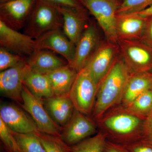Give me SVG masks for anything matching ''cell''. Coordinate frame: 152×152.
Here are the masks:
<instances>
[{
    "label": "cell",
    "instance_id": "obj_34",
    "mask_svg": "<svg viewBox=\"0 0 152 152\" xmlns=\"http://www.w3.org/2000/svg\"><path fill=\"white\" fill-rule=\"evenodd\" d=\"M104 152H126L121 148L115 144L107 142Z\"/></svg>",
    "mask_w": 152,
    "mask_h": 152
},
{
    "label": "cell",
    "instance_id": "obj_22",
    "mask_svg": "<svg viewBox=\"0 0 152 152\" xmlns=\"http://www.w3.org/2000/svg\"><path fill=\"white\" fill-rule=\"evenodd\" d=\"M23 85L33 94L42 99L54 96L47 75L33 70L29 67L24 77Z\"/></svg>",
    "mask_w": 152,
    "mask_h": 152
},
{
    "label": "cell",
    "instance_id": "obj_6",
    "mask_svg": "<svg viewBox=\"0 0 152 152\" xmlns=\"http://www.w3.org/2000/svg\"><path fill=\"white\" fill-rule=\"evenodd\" d=\"M22 97V102L20 105L31 117L40 132L61 137L63 127L52 118L44 106L42 99L33 94L24 85Z\"/></svg>",
    "mask_w": 152,
    "mask_h": 152
},
{
    "label": "cell",
    "instance_id": "obj_18",
    "mask_svg": "<svg viewBox=\"0 0 152 152\" xmlns=\"http://www.w3.org/2000/svg\"><path fill=\"white\" fill-rule=\"evenodd\" d=\"M44 106L55 122L63 127L69 121L75 110L68 94L54 96L42 99Z\"/></svg>",
    "mask_w": 152,
    "mask_h": 152
},
{
    "label": "cell",
    "instance_id": "obj_3",
    "mask_svg": "<svg viewBox=\"0 0 152 152\" xmlns=\"http://www.w3.org/2000/svg\"><path fill=\"white\" fill-rule=\"evenodd\" d=\"M59 7L47 0H35L24 27V34L36 40L50 31L62 29Z\"/></svg>",
    "mask_w": 152,
    "mask_h": 152
},
{
    "label": "cell",
    "instance_id": "obj_14",
    "mask_svg": "<svg viewBox=\"0 0 152 152\" xmlns=\"http://www.w3.org/2000/svg\"><path fill=\"white\" fill-rule=\"evenodd\" d=\"M28 68L26 61L1 72L0 92L2 96L16 101L19 104L22 103L24 77Z\"/></svg>",
    "mask_w": 152,
    "mask_h": 152
},
{
    "label": "cell",
    "instance_id": "obj_33",
    "mask_svg": "<svg viewBox=\"0 0 152 152\" xmlns=\"http://www.w3.org/2000/svg\"><path fill=\"white\" fill-rule=\"evenodd\" d=\"M129 150L131 152H152V145L146 141L130 146Z\"/></svg>",
    "mask_w": 152,
    "mask_h": 152
},
{
    "label": "cell",
    "instance_id": "obj_15",
    "mask_svg": "<svg viewBox=\"0 0 152 152\" xmlns=\"http://www.w3.org/2000/svg\"><path fill=\"white\" fill-rule=\"evenodd\" d=\"M0 119L15 132L20 134L40 132L31 117L27 112L15 105H1Z\"/></svg>",
    "mask_w": 152,
    "mask_h": 152
},
{
    "label": "cell",
    "instance_id": "obj_11",
    "mask_svg": "<svg viewBox=\"0 0 152 152\" xmlns=\"http://www.w3.org/2000/svg\"><path fill=\"white\" fill-rule=\"evenodd\" d=\"M102 41L95 24H90L85 28L75 45L72 66L78 72L86 66Z\"/></svg>",
    "mask_w": 152,
    "mask_h": 152
},
{
    "label": "cell",
    "instance_id": "obj_17",
    "mask_svg": "<svg viewBox=\"0 0 152 152\" xmlns=\"http://www.w3.org/2000/svg\"><path fill=\"white\" fill-rule=\"evenodd\" d=\"M59 7L62 16L63 32L76 45L86 28L88 13L67 8Z\"/></svg>",
    "mask_w": 152,
    "mask_h": 152
},
{
    "label": "cell",
    "instance_id": "obj_30",
    "mask_svg": "<svg viewBox=\"0 0 152 152\" xmlns=\"http://www.w3.org/2000/svg\"><path fill=\"white\" fill-rule=\"evenodd\" d=\"M58 7L67 8L80 12H88L80 0H47Z\"/></svg>",
    "mask_w": 152,
    "mask_h": 152
},
{
    "label": "cell",
    "instance_id": "obj_19",
    "mask_svg": "<svg viewBox=\"0 0 152 152\" xmlns=\"http://www.w3.org/2000/svg\"><path fill=\"white\" fill-rule=\"evenodd\" d=\"M26 64L31 69L46 75L68 63L53 52L40 50L35 51L27 58Z\"/></svg>",
    "mask_w": 152,
    "mask_h": 152
},
{
    "label": "cell",
    "instance_id": "obj_32",
    "mask_svg": "<svg viewBox=\"0 0 152 152\" xmlns=\"http://www.w3.org/2000/svg\"><path fill=\"white\" fill-rule=\"evenodd\" d=\"M143 137L152 145V113L144 120Z\"/></svg>",
    "mask_w": 152,
    "mask_h": 152
},
{
    "label": "cell",
    "instance_id": "obj_36",
    "mask_svg": "<svg viewBox=\"0 0 152 152\" xmlns=\"http://www.w3.org/2000/svg\"><path fill=\"white\" fill-rule=\"evenodd\" d=\"M13 1V0H0V4L6 2L10 1Z\"/></svg>",
    "mask_w": 152,
    "mask_h": 152
},
{
    "label": "cell",
    "instance_id": "obj_26",
    "mask_svg": "<svg viewBox=\"0 0 152 152\" xmlns=\"http://www.w3.org/2000/svg\"><path fill=\"white\" fill-rule=\"evenodd\" d=\"M37 134L46 152H72L71 146L61 137L41 132Z\"/></svg>",
    "mask_w": 152,
    "mask_h": 152
},
{
    "label": "cell",
    "instance_id": "obj_35",
    "mask_svg": "<svg viewBox=\"0 0 152 152\" xmlns=\"http://www.w3.org/2000/svg\"><path fill=\"white\" fill-rule=\"evenodd\" d=\"M137 14L140 16L144 18H146L148 17L152 16V5L147 9H145L144 10L141 11L139 12L134 13Z\"/></svg>",
    "mask_w": 152,
    "mask_h": 152
},
{
    "label": "cell",
    "instance_id": "obj_25",
    "mask_svg": "<svg viewBox=\"0 0 152 152\" xmlns=\"http://www.w3.org/2000/svg\"><path fill=\"white\" fill-rule=\"evenodd\" d=\"M125 107L133 113L145 118L152 113V88L140 95Z\"/></svg>",
    "mask_w": 152,
    "mask_h": 152
},
{
    "label": "cell",
    "instance_id": "obj_10",
    "mask_svg": "<svg viewBox=\"0 0 152 152\" xmlns=\"http://www.w3.org/2000/svg\"><path fill=\"white\" fill-rule=\"evenodd\" d=\"M0 45L14 53L28 57L36 50L35 40L0 20Z\"/></svg>",
    "mask_w": 152,
    "mask_h": 152
},
{
    "label": "cell",
    "instance_id": "obj_12",
    "mask_svg": "<svg viewBox=\"0 0 152 152\" xmlns=\"http://www.w3.org/2000/svg\"><path fill=\"white\" fill-rule=\"evenodd\" d=\"M35 42L36 50H51L64 57L70 65H72L75 45L66 37L61 29L50 31L36 39Z\"/></svg>",
    "mask_w": 152,
    "mask_h": 152
},
{
    "label": "cell",
    "instance_id": "obj_28",
    "mask_svg": "<svg viewBox=\"0 0 152 152\" xmlns=\"http://www.w3.org/2000/svg\"><path fill=\"white\" fill-rule=\"evenodd\" d=\"M26 57L16 54L7 49L0 48V72L14 67L26 61Z\"/></svg>",
    "mask_w": 152,
    "mask_h": 152
},
{
    "label": "cell",
    "instance_id": "obj_20",
    "mask_svg": "<svg viewBox=\"0 0 152 152\" xmlns=\"http://www.w3.org/2000/svg\"><path fill=\"white\" fill-rule=\"evenodd\" d=\"M152 88V72L131 73L124 92L121 105L126 107L140 95Z\"/></svg>",
    "mask_w": 152,
    "mask_h": 152
},
{
    "label": "cell",
    "instance_id": "obj_7",
    "mask_svg": "<svg viewBox=\"0 0 152 152\" xmlns=\"http://www.w3.org/2000/svg\"><path fill=\"white\" fill-rule=\"evenodd\" d=\"M120 55L132 72H152V48L140 40H119Z\"/></svg>",
    "mask_w": 152,
    "mask_h": 152
},
{
    "label": "cell",
    "instance_id": "obj_31",
    "mask_svg": "<svg viewBox=\"0 0 152 152\" xmlns=\"http://www.w3.org/2000/svg\"><path fill=\"white\" fill-rule=\"evenodd\" d=\"M140 41L152 48V16L146 18L143 32Z\"/></svg>",
    "mask_w": 152,
    "mask_h": 152
},
{
    "label": "cell",
    "instance_id": "obj_23",
    "mask_svg": "<svg viewBox=\"0 0 152 152\" xmlns=\"http://www.w3.org/2000/svg\"><path fill=\"white\" fill-rule=\"evenodd\" d=\"M107 142L106 136L100 131L94 136L71 146V149L72 152H104Z\"/></svg>",
    "mask_w": 152,
    "mask_h": 152
},
{
    "label": "cell",
    "instance_id": "obj_27",
    "mask_svg": "<svg viewBox=\"0 0 152 152\" xmlns=\"http://www.w3.org/2000/svg\"><path fill=\"white\" fill-rule=\"evenodd\" d=\"M152 5V0H122L117 14L137 13Z\"/></svg>",
    "mask_w": 152,
    "mask_h": 152
},
{
    "label": "cell",
    "instance_id": "obj_5",
    "mask_svg": "<svg viewBox=\"0 0 152 152\" xmlns=\"http://www.w3.org/2000/svg\"><path fill=\"white\" fill-rule=\"evenodd\" d=\"M100 26L107 40L118 44L115 32L118 11L122 0H80Z\"/></svg>",
    "mask_w": 152,
    "mask_h": 152
},
{
    "label": "cell",
    "instance_id": "obj_1",
    "mask_svg": "<svg viewBox=\"0 0 152 152\" xmlns=\"http://www.w3.org/2000/svg\"><path fill=\"white\" fill-rule=\"evenodd\" d=\"M119 56L99 84L91 118L97 121L111 109L121 104L127 82L131 73Z\"/></svg>",
    "mask_w": 152,
    "mask_h": 152
},
{
    "label": "cell",
    "instance_id": "obj_4",
    "mask_svg": "<svg viewBox=\"0 0 152 152\" xmlns=\"http://www.w3.org/2000/svg\"><path fill=\"white\" fill-rule=\"evenodd\" d=\"M98 88L86 68L79 72L69 93L75 109L88 116L92 115Z\"/></svg>",
    "mask_w": 152,
    "mask_h": 152
},
{
    "label": "cell",
    "instance_id": "obj_24",
    "mask_svg": "<svg viewBox=\"0 0 152 152\" xmlns=\"http://www.w3.org/2000/svg\"><path fill=\"white\" fill-rule=\"evenodd\" d=\"M12 133L22 152H46L37 133Z\"/></svg>",
    "mask_w": 152,
    "mask_h": 152
},
{
    "label": "cell",
    "instance_id": "obj_9",
    "mask_svg": "<svg viewBox=\"0 0 152 152\" xmlns=\"http://www.w3.org/2000/svg\"><path fill=\"white\" fill-rule=\"evenodd\" d=\"M96 121L75 109L72 117L63 127L61 137L69 145L78 143L98 132Z\"/></svg>",
    "mask_w": 152,
    "mask_h": 152
},
{
    "label": "cell",
    "instance_id": "obj_13",
    "mask_svg": "<svg viewBox=\"0 0 152 152\" xmlns=\"http://www.w3.org/2000/svg\"><path fill=\"white\" fill-rule=\"evenodd\" d=\"M35 0H13L0 4V20L14 29L24 27Z\"/></svg>",
    "mask_w": 152,
    "mask_h": 152
},
{
    "label": "cell",
    "instance_id": "obj_29",
    "mask_svg": "<svg viewBox=\"0 0 152 152\" xmlns=\"http://www.w3.org/2000/svg\"><path fill=\"white\" fill-rule=\"evenodd\" d=\"M0 138L8 152H22L12 132L1 119Z\"/></svg>",
    "mask_w": 152,
    "mask_h": 152
},
{
    "label": "cell",
    "instance_id": "obj_16",
    "mask_svg": "<svg viewBox=\"0 0 152 152\" xmlns=\"http://www.w3.org/2000/svg\"><path fill=\"white\" fill-rule=\"evenodd\" d=\"M146 18L136 14H117L115 32L117 40H140L145 24Z\"/></svg>",
    "mask_w": 152,
    "mask_h": 152
},
{
    "label": "cell",
    "instance_id": "obj_21",
    "mask_svg": "<svg viewBox=\"0 0 152 152\" xmlns=\"http://www.w3.org/2000/svg\"><path fill=\"white\" fill-rule=\"evenodd\" d=\"M78 73L75 68L67 64L46 74L55 96L68 94Z\"/></svg>",
    "mask_w": 152,
    "mask_h": 152
},
{
    "label": "cell",
    "instance_id": "obj_8",
    "mask_svg": "<svg viewBox=\"0 0 152 152\" xmlns=\"http://www.w3.org/2000/svg\"><path fill=\"white\" fill-rule=\"evenodd\" d=\"M119 55V48L118 44L107 40L102 41L85 67L98 86Z\"/></svg>",
    "mask_w": 152,
    "mask_h": 152
},
{
    "label": "cell",
    "instance_id": "obj_2",
    "mask_svg": "<svg viewBox=\"0 0 152 152\" xmlns=\"http://www.w3.org/2000/svg\"><path fill=\"white\" fill-rule=\"evenodd\" d=\"M145 119L120 104L106 112L96 122L106 137L126 140L143 137Z\"/></svg>",
    "mask_w": 152,
    "mask_h": 152
}]
</instances>
